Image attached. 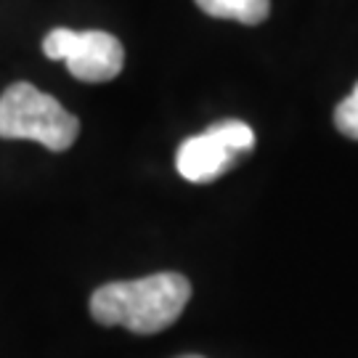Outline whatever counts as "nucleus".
<instances>
[{
    "label": "nucleus",
    "mask_w": 358,
    "mask_h": 358,
    "mask_svg": "<svg viewBox=\"0 0 358 358\" xmlns=\"http://www.w3.org/2000/svg\"><path fill=\"white\" fill-rule=\"evenodd\" d=\"M192 297V284L180 273H152L133 282H112L90 297V316L103 327H125L154 334L178 321Z\"/></svg>",
    "instance_id": "nucleus-1"
},
{
    "label": "nucleus",
    "mask_w": 358,
    "mask_h": 358,
    "mask_svg": "<svg viewBox=\"0 0 358 358\" xmlns=\"http://www.w3.org/2000/svg\"><path fill=\"white\" fill-rule=\"evenodd\" d=\"M80 133V122L53 96L32 83H13L0 96V138H29L51 152H66Z\"/></svg>",
    "instance_id": "nucleus-2"
},
{
    "label": "nucleus",
    "mask_w": 358,
    "mask_h": 358,
    "mask_svg": "<svg viewBox=\"0 0 358 358\" xmlns=\"http://www.w3.org/2000/svg\"><path fill=\"white\" fill-rule=\"evenodd\" d=\"M43 53L48 59L64 62L66 69L83 80V83H106L115 80L122 72L125 64V51L122 43L101 29H66L59 27L45 35L43 40Z\"/></svg>",
    "instance_id": "nucleus-3"
},
{
    "label": "nucleus",
    "mask_w": 358,
    "mask_h": 358,
    "mask_svg": "<svg viewBox=\"0 0 358 358\" xmlns=\"http://www.w3.org/2000/svg\"><path fill=\"white\" fill-rule=\"evenodd\" d=\"M236 154L229 152V146L217 138L215 133L205 130L202 136H194L180 143L176 167L186 180L192 183H210L220 178L231 165Z\"/></svg>",
    "instance_id": "nucleus-4"
},
{
    "label": "nucleus",
    "mask_w": 358,
    "mask_h": 358,
    "mask_svg": "<svg viewBox=\"0 0 358 358\" xmlns=\"http://www.w3.org/2000/svg\"><path fill=\"white\" fill-rule=\"evenodd\" d=\"M196 6L215 19H234L242 24H260L271 13V0H196Z\"/></svg>",
    "instance_id": "nucleus-5"
},
{
    "label": "nucleus",
    "mask_w": 358,
    "mask_h": 358,
    "mask_svg": "<svg viewBox=\"0 0 358 358\" xmlns=\"http://www.w3.org/2000/svg\"><path fill=\"white\" fill-rule=\"evenodd\" d=\"M210 133H215L220 141L229 146V152H234L236 157L244 152H252L255 146V133L247 122H239V120H223V122H215L210 125Z\"/></svg>",
    "instance_id": "nucleus-6"
},
{
    "label": "nucleus",
    "mask_w": 358,
    "mask_h": 358,
    "mask_svg": "<svg viewBox=\"0 0 358 358\" xmlns=\"http://www.w3.org/2000/svg\"><path fill=\"white\" fill-rule=\"evenodd\" d=\"M334 125H337V130L343 136L358 141V83L356 88L350 90V96H345L343 101L337 103V109H334Z\"/></svg>",
    "instance_id": "nucleus-7"
},
{
    "label": "nucleus",
    "mask_w": 358,
    "mask_h": 358,
    "mask_svg": "<svg viewBox=\"0 0 358 358\" xmlns=\"http://www.w3.org/2000/svg\"><path fill=\"white\" fill-rule=\"evenodd\" d=\"M178 358H202V356H178Z\"/></svg>",
    "instance_id": "nucleus-8"
}]
</instances>
